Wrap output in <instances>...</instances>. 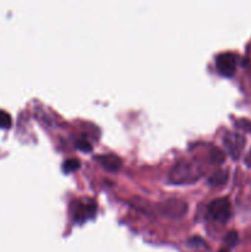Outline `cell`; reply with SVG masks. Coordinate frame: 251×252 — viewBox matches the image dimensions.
I'll return each instance as SVG.
<instances>
[{
    "label": "cell",
    "mask_w": 251,
    "mask_h": 252,
    "mask_svg": "<svg viewBox=\"0 0 251 252\" xmlns=\"http://www.w3.org/2000/svg\"><path fill=\"white\" fill-rule=\"evenodd\" d=\"M208 213L214 220L226 221L230 217L231 206L228 197H219L209 203Z\"/></svg>",
    "instance_id": "obj_1"
},
{
    "label": "cell",
    "mask_w": 251,
    "mask_h": 252,
    "mask_svg": "<svg viewBox=\"0 0 251 252\" xmlns=\"http://www.w3.org/2000/svg\"><path fill=\"white\" fill-rule=\"evenodd\" d=\"M71 211L76 221H84L94 216L96 211V204L91 198H81L71 204Z\"/></svg>",
    "instance_id": "obj_2"
},
{
    "label": "cell",
    "mask_w": 251,
    "mask_h": 252,
    "mask_svg": "<svg viewBox=\"0 0 251 252\" xmlns=\"http://www.w3.org/2000/svg\"><path fill=\"white\" fill-rule=\"evenodd\" d=\"M223 142L226 149H228L229 154L234 159H238L241 155V153H243L244 147H245V138L236 132H229L225 134Z\"/></svg>",
    "instance_id": "obj_3"
},
{
    "label": "cell",
    "mask_w": 251,
    "mask_h": 252,
    "mask_svg": "<svg viewBox=\"0 0 251 252\" xmlns=\"http://www.w3.org/2000/svg\"><path fill=\"white\" fill-rule=\"evenodd\" d=\"M236 62H238V58H236L235 54L231 53V52H223V53L217 56L216 65L217 69L223 75L230 76L235 73Z\"/></svg>",
    "instance_id": "obj_4"
},
{
    "label": "cell",
    "mask_w": 251,
    "mask_h": 252,
    "mask_svg": "<svg viewBox=\"0 0 251 252\" xmlns=\"http://www.w3.org/2000/svg\"><path fill=\"white\" fill-rule=\"evenodd\" d=\"M160 211L170 217H181L186 213L187 204L181 199H167L160 204Z\"/></svg>",
    "instance_id": "obj_5"
},
{
    "label": "cell",
    "mask_w": 251,
    "mask_h": 252,
    "mask_svg": "<svg viewBox=\"0 0 251 252\" xmlns=\"http://www.w3.org/2000/svg\"><path fill=\"white\" fill-rule=\"evenodd\" d=\"M96 159L98 160V162H100L105 169L111 170V171H116V170L120 169L121 165H122L121 158L115 154H100L97 155Z\"/></svg>",
    "instance_id": "obj_6"
},
{
    "label": "cell",
    "mask_w": 251,
    "mask_h": 252,
    "mask_svg": "<svg viewBox=\"0 0 251 252\" xmlns=\"http://www.w3.org/2000/svg\"><path fill=\"white\" fill-rule=\"evenodd\" d=\"M228 177H229L228 170L219 169L217 170V171H214L213 174L209 176L208 182L212 185V186H221V185H224L226 181H228Z\"/></svg>",
    "instance_id": "obj_7"
},
{
    "label": "cell",
    "mask_w": 251,
    "mask_h": 252,
    "mask_svg": "<svg viewBox=\"0 0 251 252\" xmlns=\"http://www.w3.org/2000/svg\"><path fill=\"white\" fill-rule=\"evenodd\" d=\"M62 167H63L64 172H73L80 167V160L75 159V158H69V159L64 160Z\"/></svg>",
    "instance_id": "obj_8"
},
{
    "label": "cell",
    "mask_w": 251,
    "mask_h": 252,
    "mask_svg": "<svg viewBox=\"0 0 251 252\" xmlns=\"http://www.w3.org/2000/svg\"><path fill=\"white\" fill-rule=\"evenodd\" d=\"M209 158H211L214 164H220V162L224 161V153L219 148L213 147L211 149V153H209Z\"/></svg>",
    "instance_id": "obj_9"
},
{
    "label": "cell",
    "mask_w": 251,
    "mask_h": 252,
    "mask_svg": "<svg viewBox=\"0 0 251 252\" xmlns=\"http://www.w3.org/2000/svg\"><path fill=\"white\" fill-rule=\"evenodd\" d=\"M75 145L79 148V149L83 150V152H90V150L93 149V145H91V143L84 137L78 138V139L75 140Z\"/></svg>",
    "instance_id": "obj_10"
},
{
    "label": "cell",
    "mask_w": 251,
    "mask_h": 252,
    "mask_svg": "<svg viewBox=\"0 0 251 252\" xmlns=\"http://www.w3.org/2000/svg\"><path fill=\"white\" fill-rule=\"evenodd\" d=\"M11 125V116L5 110L0 108V128H6Z\"/></svg>",
    "instance_id": "obj_11"
},
{
    "label": "cell",
    "mask_w": 251,
    "mask_h": 252,
    "mask_svg": "<svg viewBox=\"0 0 251 252\" xmlns=\"http://www.w3.org/2000/svg\"><path fill=\"white\" fill-rule=\"evenodd\" d=\"M238 240H239V235H238V233H236L235 230H231V231H229L228 234H226L225 244L228 246H230V248L235 246L236 244H238Z\"/></svg>",
    "instance_id": "obj_12"
},
{
    "label": "cell",
    "mask_w": 251,
    "mask_h": 252,
    "mask_svg": "<svg viewBox=\"0 0 251 252\" xmlns=\"http://www.w3.org/2000/svg\"><path fill=\"white\" fill-rule=\"evenodd\" d=\"M238 126H240V127H243L244 129L246 130H250L251 132V122H248V121H239L238 122Z\"/></svg>",
    "instance_id": "obj_13"
},
{
    "label": "cell",
    "mask_w": 251,
    "mask_h": 252,
    "mask_svg": "<svg viewBox=\"0 0 251 252\" xmlns=\"http://www.w3.org/2000/svg\"><path fill=\"white\" fill-rule=\"evenodd\" d=\"M246 164L250 165V166H251V153L248 155V158H246Z\"/></svg>",
    "instance_id": "obj_14"
},
{
    "label": "cell",
    "mask_w": 251,
    "mask_h": 252,
    "mask_svg": "<svg viewBox=\"0 0 251 252\" xmlns=\"http://www.w3.org/2000/svg\"><path fill=\"white\" fill-rule=\"evenodd\" d=\"M219 252H229V250H228V249H220Z\"/></svg>",
    "instance_id": "obj_15"
}]
</instances>
